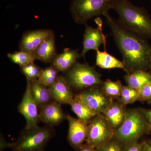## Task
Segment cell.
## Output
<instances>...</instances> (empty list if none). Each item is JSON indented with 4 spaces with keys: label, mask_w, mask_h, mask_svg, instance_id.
I'll use <instances>...</instances> for the list:
<instances>
[{
    "label": "cell",
    "mask_w": 151,
    "mask_h": 151,
    "mask_svg": "<svg viewBox=\"0 0 151 151\" xmlns=\"http://www.w3.org/2000/svg\"><path fill=\"white\" fill-rule=\"evenodd\" d=\"M104 17L121 52L127 73L139 70L151 72V45L147 39L125 27L109 13Z\"/></svg>",
    "instance_id": "obj_1"
},
{
    "label": "cell",
    "mask_w": 151,
    "mask_h": 151,
    "mask_svg": "<svg viewBox=\"0 0 151 151\" xmlns=\"http://www.w3.org/2000/svg\"><path fill=\"white\" fill-rule=\"evenodd\" d=\"M112 9L118 14V20L125 27L151 39V18L145 10L129 0H114Z\"/></svg>",
    "instance_id": "obj_2"
},
{
    "label": "cell",
    "mask_w": 151,
    "mask_h": 151,
    "mask_svg": "<svg viewBox=\"0 0 151 151\" xmlns=\"http://www.w3.org/2000/svg\"><path fill=\"white\" fill-rule=\"evenodd\" d=\"M151 131L144 109L135 108L127 111L126 119L115 130L114 139L124 146L137 142L142 136Z\"/></svg>",
    "instance_id": "obj_3"
},
{
    "label": "cell",
    "mask_w": 151,
    "mask_h": 151,
    "mask_svg": "<svg viewBox=\"0 0 151 151\" xmlns=\"http://www.w3.org/2000/svg\"><path fill=\"white\" fill-rule=\"evenodd\" d=\"M55 135L52 127L38 126L23 130L17 140L12 143L13 151H45V148Z\"/></svg>",
    "instance_id": "obj_4"
},
{
    "label": "cell",
    "mask_w": 151,
    "mask_h": 151,
    "mask_svg": "<svg viewBox=\"0 0 151 151\" xmlns=\"http://www.w3.org/2000/svg\"><path fill=\"white\" fill-rule=\"evenodd\" d=\"M114 0H71L70 10L76 24L86 25L94 17L104 16L112 9Z\"/></svg>",
    "instance_id": "obj_5"
},
{
    "label": "cell",
    "mask_w": 151,
    "mask_h": 151,
    "mask_svg": "<svg viewBox=\"0 0 151 151\" xmlns=\"http://www.w3.org/2000/svg\"><path fill=\"white\" fill-rule=\"evenodd\" d=\"M64 78L71 88L88 89L103 85L101 75L93 66L77 62L66 72Z\"/></svg>",
    "instance_id": "obj_6"
},
{
    "label": "cell",
    "mask_w": 151,
    "mask_h": 151,
    "mask_svg": "<svg viewBox=\"0 0 151 151\" xmlns=\"http://www.w3.org/2000/svg\"><path fill=\"white\" fill-rule=\"evenodd\" d=\"M115 132L105 116L97 114L88 124L86 144L98 148L113 139Z\"/></svg>",
    "instance_id": "obj_7"
},
{
    "label": "cell",
    "mask_w": 151,
    "mask_h": 151,
    "mask_svg": "<svg viewBox=\"0 0 151 151\" xmlns=\"http://www.w3.org/2000/svg\"><path fill=\"white\" fill-rule=\"evenodd\" d=\"M100 86L88 88L77 95L97 114H102L113 103L112 98Z\"/></svg>",
    "instance_id": "obj_8"
},
{
    "label": "cell",
    "mask_w": 151,
    "mask_h": 151,
    "mask_svg": "<svg viewBox=\"0 0 151 151\" xmlns=\"http://www.w3.org/2000/svg\"><path fill=\"white\" fill-rule=\"evenodd\" d=\"M18 111L24 117L26 122V129H30L38 126L39 119V109L33 98L29 81L27 79V86L21 102L18 106Z\"/></svg>",
    "instance_id": "obj_9"
},
{
    "label": "cell",
    "mask_w": 151,
    "mask_h": 151,
    "mask_svg": "<svg viewBox=\"0 0 151 151\" xmlns=\"http://www.w3.org/2000/svg\"><path fill=\"white\" fill-rule=\"evenodd\" d=\"M95 21L98 25L97 28L85 25V31L83 35V49L81 56L84 58L89 50L97 51L102 44L106 47V37L103 33L102 19L99 17L95 19Z\"/></svg>",
    "instance_id": "obj_10"
},
{
    "label": "cell",
    "mask_w": 151,
    "mask_h": 151,
    "mask_svg": "<svg viewBox=\"0 0 151 151\" xmlns=\"http://www.w3.org/2000/svg\"><path fill=\"white\" fill-rule=\"evenodd\" d=\"M66 120L68 124V141L70 145L77 151L86 141L88 124L68 114H67Z\"/></svg>",
    "instance_id": "obj_11"
},
{
    "label": "cell",
    "mask_w": 151,
    "mask_h": 151,
    "mask_svg": "<svg viewBox=\"0 0 151 151\" xmlns=\"http://www.w3.org/2000/svg\"><path fill=\"white\" fill-rule=\"evenodd\" d=\"M54 33L49 29L27 31L22 36L19 43L20 50L33 53L44 40Z\"/></svg>",
    "instance_id": "obj_12"
},
{
    "label": "cell",
    "mask_w": 151,
    "mask_h": 151,
    "mask_svg": "<svg viewBox=\"0 0 151 151\" xmlns=\"http://www.w3.org/2000/svg\"><path fill=\"white\" fill-rule=\"evenodd\" d=\"M67 114L63 112L61 104L53 101L39 109L40 121L47 126L53 127L62 123L66 119Z\"/></svg>",
    "instance_id": "obj_13"
},
{
    "label": "cell",
    "mask_w": 151,
    "mask_h": 151,
    "mask_svg": "<svg viewBox=\"0 0 151 151\" xmlns=\"http://www.w3.org/2000/svg\"><path fill=\"white\" fill-rule=\"evenodd\" d=\"M48 87L53 101L61 105H70L74 98L72 88L64 76H59L54 84Z\"/></svg>",
    "instance_id": "obj_14"
},
{
    "label": "cell",
    "mask_w": 151,
    "mask_h": 151,
    "mask_svg": "<svg viewBox=\"0 0 151 151\" xmlns=\"http://www.w3.org/2000/svg\"><path fill=\"white\" fill-rule=\"evenodd\" d=\"M81 57L77 49L66 48L63 52L57 54L51 62L59 72L66 73L77 62V59Z\"/></svg>",
    "instance_id": "obj_15"
},
{
    "label": "cell",
    "mask_w": 151,
    "mask_h": 151,
    "mask_svg": "<svg viewBox=\"0 0 151 151\" xmlns=\"http://www.w3.org/2000/svg\"><path fill=\"white\" fill-rule=\"evenodd\" d=\"M32 53L37 60L45 63H51L57 55L54 33L44 40Z\"/></svg>",
    "instance_id": "obj_16"
},
{
    "label": "cell",
    "mask_w": 151,
    "mask_h": 151,
    "mask_svg": "<svg viewBox=\"0 0 151 151\" xmlns=\"http://www.w3.org/2000/svg\"><path fill=\"white\" fill-rule=\"evenodd\" d=\"M29 81L31 93L39 109L54 101L48 87L40 83L37 79Z\"/></svg>",
    "instance_id": "obj_17"
},
{
    "label": "cell",
    "mask_w": 151,
    "mask_h": 151,
    "mask_svg": "<svg viewBox=\"0 0 151 151\" xmlns=\"http://www.w3.org/2000/svg\"><path fill=\"white\" fill-rule=\"evenodd\" d=\"M127 111L123 105L117 103H113L102 114L105 116L111 127L116 130L124 122L126 119Z\"/></svg>",
    "instance_id": "obj_18"
},
{
    "label": "cell",
    "mask_w": 151,
    "mask_h": 151,
    "mask_svg": "<svg viewBox=\"0 0 151 151\" xmlns=\"http://www.w3.org/2000/svg\"><path fill=\"white\" fill-rule=\"evenodd\" d=\"M96 65L103 69H111L119 68L122 69L127 73V68L123 61L109 54L106 50L96 51Z\"/></svg>",
    "instance_id": "obj_19"
},
{
    "label": "cell",
    "mask_w": 151,
    "mask_h": 151,
    "mask_svg": "<svg viewBox=\"0 0 151 151\" xmlns=\"http://www.w3.org/2000/svg\"><path fill=\"white\" fill-rule=\"evenodd\" d=\"M124 80L128 86L139 91L146 84L151 81V72L141 70L127 73Z\"/></svg>",
    "instance_id": "obj_20"
},
{
    "label": "cell",
    "mask_w": 151,
    "mask_h": 151,
    "mask_svg": "<svg viewBox=\"0 0 151 151\" xmlns=\"http://www.w3.org/2000/svg\"><path fill=\"white\" fill-rule=\"evenodd\" d=\"M70 105L78 119L87 124L97 115L77 95L74 97Z\"/></svg>",
    "instance_id": "obj_21"
},
{
    "label": "cell",
    "mask_w": 151,
    "mask_h": 151,
    "mask_svg": "<svg viewBox=\"0 0 151 151\" xmlns=\"http://www.w3.org/2000/svg\"><path fill=\"white\" fill-rule=\"evenodd\" d=\"M7 57L12 62L20 67L34 63L37 60L32 53L21 50L8 53Z\"/></svg>",
    "instance_id": "obj_22"
},
{
    "label": "cell",
    "mask_w": 151,
    "mask_h": 151,
    "mask_svg": "<svg viewBox=\"0 0 151 151\" xmlns=\"http://www.w3.org/2000/svg\"><path fill=\"white\" fill-rule=\"evenodd\" d=\"M58 71L52 65L42 69L37 80L47 87L52 85L58 77Z\"/></svg>",
    "instance_id": "obj_23"
},
{
    "label": "cell",
    "mask_w": 151,
    "mask_h": 151,
    "mask_svg": "<svg viewBox=\"0 0 151 151\" xmlns=\"http://www.w3.org/2000/svg\"><path fill=\"white\" fill-rule=\"evenodd\" d=\"M102 85L103 91L109 97L111 98L121 97L123 85L120 80L113 81L108 79L103 82Z\"/></svg>",
    "instance_id": "obj_24"
},
{
    "label": "cell",
    "mask_w": 151,
    "mask_h": 151,
    "mask_svg": "<svg viewBox=\"0 0 151 151\" xmlns=\"http://www.w3.org/2000/svg\"><path fill=\"white\" fill-rule=\"evenodd\" d=\"M42 69L34 63L21 67V71L30 81L37 80Z\"/></svg>",
    "instance_id": "obj_25"
},
{
    "label": "cell",
    "mask_w": 151,
    "mask_h": 151,
    "mask_svg": "<svg viewBox=\"0 0 151 151\" xmlns=\"http://www.w3.org/2000/svg\"><path fill=\"white\" fill-rule=\"evenodd\" d=\"M124 146L121 143L113 139L109 142L96 149L97 151H123Z\"/></svg>",
    "instance_id": "obj_26"
},
{
    "label": "cell",
    "mask_w": 151,
    "mask_h": 151,
    "mask_svg": "<svg viewBox=\"0 0 151 151\" xmlns=\"http://www.w3.org/2000/svg\"><path fill=\"white\" fill-rule=\"evenodd\" d=\"M151 99V81L139 91V100L145 101Z\"/></svg>",
    "instance_id": "obj_27"
},
{
    "label": "cell",
    "mask_w": 151,
    "mask_h": 151,
    "mask_svg": "<svg viewBox=\"0 0 151 151\" xmlns=\"http://www.w3.org/2000/svg\"><path fill=\"white\" fill-rule=\"evenodd\" d=\"M144 142H137L124 146L123 151H143Z\"/></svg>",
    "instance_id": "obj_28"
},
{
    "label": "cell",
    "mask_w": 151,
    "mask_h": 151,
    "mask_svg": "<svg viewBox=\"0 0 151 151\" xmlns=\"http://www.w3.org/2000/svg\"><path fill=\"white\" fill-rule=\"evenodd\" d=\"M139 91L131 86H122V95L121 98L127 97L133 94H138Z\"/></svg>",
    "instance_id": "obj_29"
},
{
    "label": "cell",
    "mask_w": 151,
    "mask_h": 151,
    "mask_svg": "<svg viewBox=\"0 0 151 151\" xmlns=\"http://www.w3.org/2000/svg\"><path fill=\"white\" fill-rule=\"evenodd\" d=\"M139 93L133 94L128 97L121 98V101L124 105L131 104L135 102L137 100H139Z\"/></svg>",
    "instance_id": "obj_30"
},
{
    "label": "cell",
    "mask_w": 151,
    "mask_h": 151,
    "mask_svg": "<svg viewBox=\"0 0 151 151\" xmlns=\"http://www.w3.org/2000/svg\"><path fill=\"white\" fill-rule=\"evenodd\" d=\"M77 151H97L95 148L86 144L83 145Z\"/></svg>",
    "instance_id": "obj_31"
},
{
    "label": "cell",
    "mask_w": 151,
    "mask_h": 151,
    "mask_svg": "<svg viewBox=\"0 0 151 151\" xmlns=\"http://www.w3.org/2000/svg\"><path fill=\"white\" fill-rule=\"evenodd\" d=\"M12 143H7L6 142L4 138L2 137L1 138V151H3L6 148L11 147Z\"/></svg>",
    "instance_id": "obj_32"
},
{
    "label": "cell",
    "mask_w": 151,
    "mask_h": 151,
    "mask_svg": "<svg viewBox=\"0 0 151 151\" xmlns=\"http://www.w3.org/2000/svg\"><path fill=\"white\" fill-rule=\"evenodd\" d=\"M146 118L149 124L151 126V110L150 109H144Z\"/></svg>",
    "instance_id": "obj_33"
},
{
    "label": "cell",
    "mask_w": 151,
    "mask_h": 151,
    "mask_svg": "<svg viewBox=\"0 0 151 151\" xmlns=\"http://www.w3.org/2000/svg\"><path fill=\"white\" fill-rule=\"evenodd\" d=\"M143 151H151V147L147 142H144Z\"/></svg>",
    "instance_id": "obj_34"
},
{
    "label": "cell",
    "mask_w": 151,
    "mask_h": 151,
    "mask_svg": "<svg viewBox=\"0 0 151 151\" xmlns=\"http://www.w3.org/2000/svg\"><path fill=\"white\" fill-rule=\"evenodd\" d=\"M147 143H148L149 145H150L151 147V139L149 141V142H147Z\"/></svg>",
    "instance_id": "obj_35"
},
{
    "label": "cell",
    "mask_w": 151,
    "mask_h": 151,
    "mask_svg": "<svg viewBox=\"0 0 151 151\" xmlns=\"http://www.w3.org/2000/svg\"><path fill=\"white\" fill-rule=\"evenodd\" d=\"M148 103H150V104H151V99H150V100H148Z\"/></svg>",
    "instance_id": "obj_36"
},
{
    "label": "cell",
    "mask_w": 151,
    "mask_h": 151,
    "mask_svg": "<svg viewBox=\"0 0 151 151\" xmlns=\"http://www.w3.org/2000/svg\"></svg>",
    "instance_id": "obj_37"
}]
</instances>
